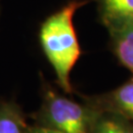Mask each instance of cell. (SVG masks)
Returning a JSON list of instances; mask_svg holds the SVG:
<instances>
[{
  "mask_svg": "<svg viewBox=\"0 0 133 133\" xmlns=\"http://www.w3.org/2000/svg\"><path fill=\"white\" fill-rule=\"evenodd\" d=\"M24 112L13 102L0 103V133H28Z\"/></svg>",
  "mask_w": 133,
  "mask_h": 133,
  "instance_id": "52a82bcc",
  "label": "cell"
},
{
  "mask_svg": "<svg viewBox=\"0 0 133 133\" xmlns=\"http://www.w3.org/2000/svg\"><path fill=\"white\" fill-rule=\"evenodd\" d=\"M96 112L89 105H81L44 87L43 104L35 118L38 125L61 133H92Z\"/></svg>",
  "mask_w": 133,
  "mask_h": 133,
  "instance_id": "7a4b0ae2",
  "label": "cell"
},
{
  "mask_svg": "<svg viewBox=\"0 0 133 133\" xmlns=\"http://www.w3.org/2000/svg\"><path fill=\"white\" fill-rule=\"evenodd\" d=\"M28 133H61L57 131L55 129L48 128L45 126H42V125H38L36 124L35 126H30L29 127Z\"/></svg>",
  "mask_w": 133,
  "mask_h": 133,
  "instance_id": "ba28073f",
  "label": "cell"
},
{
  "mask_svg": "<svg viewBox=\"0 0 133 133\" xmlns=\"http://www.w3.org/2000/svg\"><path fill=\"white\" fill-rule=\"evenodd\" d=\"M96 110L92 133H133V122L125 116L109 110Z\"/></svg>",
  "mask_w": 133,
  "mask_h": 133,
  "instance_id": "8992f818",
  "label": "cell"
},
{
  "mask_svg": "<svg viewBox=\"0 0 133 133\" xmlns=\"http://www.w3.org/2000/svg\"><path fill=\"white\" fill-rule=\"evenodd\" d=\"M114 55L133 73V22L109 30Z\"/></svg>",
  "mask_w": 133,
  "mask_h": 133,
  "instance_id": "5b68a950",
  "label": "cell"
},
{
  "mask_svg": "<svg viewBox=\"0 0 133 133\" xmlns=\"http://www.w3.org/2000/svg\"><path fill=\"white\" fill-rule=\"evenodd\" d=\"M97 2L102 21L109 30L133 22V0H97Z\"/></svg>",
  "mask_w": 133,
  "mask_h": 133,
  "instance_id": "277c9868",
  "label": "cell"
},
{
  "mask_svg": "<svg viewBox=\"0 0 133 133\" xmlns=\"http://www.w3.org/2000/svg\"><path fill=\"white\" fill-rule=\"evenodd\" d=\"M84 4L82 1L69 2L50 15L39 30V42L55 73L57 84L68 94L72 92L70 74L81 55L73 18Z\"/></svg>",
  "mask_w": 133,
  "mask_h": 133,
  "instance_id": "6da1fadb",
  "label": "cell"
},
{
  "mask_svg": "<svg viewBox=\"0 0 133 133\" xmlns=\"http://www.w3.org/2000/svg\"><path fill=\"white\" fill-rule=\"evenodd\" d=\"M87 105L96 109L117 112L133 122V78L108 93L88 98Z\"/></svg>",
  "mask_w": 133,
  "mask_h": 133,
  "instance_id": "3957f363",
  "label": "cell"
}]
</instances>
